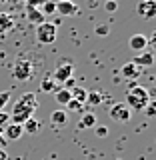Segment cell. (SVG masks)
Segmentation results:
<instances>
[{"instance_id":"cb8c5ba5","label":"cell","mask_w":156,"mask_h":160,"mask_svg":"<svg viewBox=\"0 0 156 160\" xmlns=\"http://www.w3.org/2000/svg\"><path fill=\"white\" fill-rule=\"evenodd\" d=\"M10 124V116H8V112H4V110H0V132H2L4 128H6Z\"/></svg>"},{"instance_id":"4316f807","label":"cell","mask_w":156,"mask_h":160,"mask_svg":"<svg viewBox=\"0 0 156 160\" xmlns=\"http://www.w3.org/2000/svg\"><path fill=\"white\" fill-rule=\"evenodd\" d=\"M94 132H96L100 138H106L108 136V128L106 126H94Z\"/></svg>"},{"instance_id":"d4e9b609","label":"cell","mask_w":156,"mask_h":160,"mask_svg":"<svg viewBox=\"0 0 156 160\" xmlns=\"http://www.w3.org/2000/svg\"><path fill=\"white\" fill-rule=\"evenodd\" d=\"M104 8H106L108 12H116V10H118V2H116V0H106V2H104Z\"/></svg>"},{"instance_id":"7402d4cb","label":"cell","mask_w":156,"mask_h":160,"mask_svg":"<svg viewBox=\"0 0 156 160\" xmlns=\"http://www.w3.org/2000/svg\"><path fill=\"white\" fill-rule=\"evenodd\" d=\"M86 102L96 106V104L102 102V94H100V92H88V94H86Z\"/></svg>"},{"instance_id":"8fae6325","label":"cell","mask_w":156,"mask_h":160,"mask_svg":"<svg viewBox=\"0 0 156 160\" xmlns=\"http://www.w3.org/2000/svg\"><path fill=\"white\" fill-rule=\"evenodd\" d=\"M136 66H152L154 64V52L152 50H142V52H138L136 56H134V60H132Z\"/></svg>"},{"instance_id":"52a82bcc","label":"cell","mask_w":156,"mask_h":160,"mask_svg":"<svg viewBox=\"0 0 156 160\" xmlns=\"http://www.w3.org/2000/svg\"><path fill=\"white\" fill-rule=\"evenodd\" d=\"M138 16H142L144 20H150L156 16V0H140L136 6Z\"/></svg>"},{"instance_id":"4dcf8cb0","label":"cell","mask_w":156,"mask_h":160,"mask_svg":"<svg viewBox=\"0 0 156 160\" xmlns=\"http://www.w3.org/2000/svg\"><path fill=\"white\" fill-rule=\"evenodd\" d=\"M0 2H8V0H0Z\"/></svg>"},{"instance_id":"5bb4252c","label":"cell","mask_w":156,"mask_h":160,"mask_svg":"<svg viewBox=\"0 0 156 160\" xmlns=\"http://www.w3.org/2000/svg\"><path fill=\"white\" fill-rule=\"evenodd\" d=\"M94 126H96V114H94V112H84L82 116H80L78 128L88 130V128H94Z\"/></svg>"},{"instance_id":"f1b7e54d","label":"cell","mask_w":156,"mask_h":160,"mask_svg":"<svg viewBox=\"0 0 156 160\" xmlns=\"http://www.w3.org/2000/svg\"><path fill=\"white\" fill-rule=\"evenodd\" d=\"M0 160H8V154H6L4 148H0Z\"/></svg>"},{"instance_id":"30bf717a","label":"cell","mask_w":156,"mask_h":160,"mask_svg":"<svg viewBox=\"0 0 156 160\" xmlns=\"http://www.w3.org/2000/svg\"><path fill=\"white\" fill-rule=\"evenodd\" d=\"M24 134V130H22V124H14V122H10L6 128L2 130V136L4 140H18L20 136Z\"/></svg>"},{"instance_id":"ba28073f","label":"cell","mask_w":156,"mask_h":160,"mask_svg":"<svg viewBox=\"0 0 156 160\" xmlns=\"http://www.w3.org/2000/svg\"><path fill=\"white\" fill-rule=\"evenodd\" d=\"M128 48L132 50V52H142V50H148V38L144 36V34H132V36L128 38Z\"/></svg>"},{"instance_id":"8992f818","label":"cell","mask_w":156,"mask_h":160,"mask_svg":"<svg viewBox=\"0 0 156 160\" xmlns=\"http://www.w3.org/2000/svg\"><path fill=\"white\" fill-rule=\"evenodd\" d=\"M110 118L114 120V122H128L130 116H132V112H130V108L126 106L124 102H116L112 108H110Z\"/></svg>"},{"instance_id":"603a6c76","label":"cell","mask_w":156,"mask_h":160,"mask_svg":"<svg viewBox=\"0 0 156 160\" xmlns=\"http://www.w3.org/2000/svg\"><path fill=\"white\" fill-rule=\"evenodd\" d=\"M10 98H12V92H10V90H2V92H0V110L10 102Z\"/></svg>"},{"instance_id":"d6986e66","label":"cell","mask_w":156,"mask_h":160,"mask_svg":"<svg viewBox=\"0 0 156 160\" xmlns=\"http://www.w3.org/2000/svg\"><path fill=\"white\" fill-rule=\"evenodd\" d=\"M86 90L84 88H80V86H74L72 90H70V96H72V100L74 102H78V104H84L86 102Z\"/></svg>"},{"instance_id":"5b68a950","label":"cell","mask_w":156,"mask_h":160,"mask_svg":"<svg viewBox=\"0 0 156 160\" xmlns=\"http://www.w3.org/2000/svg\"><path fill=\"white\" fill-rule=\"evenodd\" d=\"M72 74H74V66H72L70 62H64V64L58 62L56 70L52 72V80H54L56 84H64L68 78H72Z\"/></svg>"},{"instance_id":"ffe728a7","label":"cell","mask_w":156,"mask_h":160,"mask_svg":"<svg viewBox=\"0 0 156 160\" xmlns=\"http://www.w3.org/2000/svg\"><path fill=\"white\" fill-rule=\"evenodd\" d=\"M58 88V84L52 80V76H48V78H44L42 82H40V90L42 92H54V90Z\"/></svg>"},{"instance_id":"7c38bea8","label":"cell","mask_w":156,"mask_h":160,"mask_svg":"<svg viewBox=\"0 0 156 160\" xmlns=\"http://www.w3.org/2000/svg\"><path fill=\"white\" fill-rule=\"evenodd\" d=\"M120 72H122V76L126 78V80H136L140 74H142V68L136 66V64L130 60V62H126V64L122 66V70H120Z\"/></svg>"},{"instance_id":"6da1fadb","label":"cell","mask_w":156,"mask_h":160,"mask_svg":"<svg viewBox=\"0 0 156 160\" xmlns=\"http://www.w3.org/2000/svg\"><path fill=\"white\" fill-rule=\"evenodd\" d=\"M38 108V98L34 92H24L20 94L16 98V102L12 104V114H8L10 116V122L14 124H24L28 118L34 116V112H36Z\"/></svg>"},{"instance_id":"f546056e","label":"cell","mask_w":156,"mask_h":160,"mask_svg":"<svg viewBox=\"0 0 156 160\" xmlns=\"http://www.w3.org/2000/svg\"><path fill=\"white\" fill-rule=\"evenodd\" d=\"M6 146V140H4V136H2V132H0V148H4Z\"/></svg>"},{"instance_id":"3957f363","label":"cell","mask_w":156,"mask_h":160,"mask_svg":"<svg viewBox=\"0 0 156 160\" xmlns=\"http://www.w3.org/2000/svg\"><path fill=\"white\" fill-rule=\"evenodd\" d=\"M58 38V28L54 22H46L44 20L42 24L36 26V42L38 44H54Z\"/></svg>"},{"instance_id":"484cf974","label":"cell","mask_w":156,"mask_h":160,"mask_svg":"<svg viewBox=\"0 0 156 160\" xmlns=\"http://www.w3.org/2000/svg\"><path fill=\"white\" fill-rule=\"evenodd\" d=\"M108 32H110L108 24H98V26H96V34H98V36H106Z\"/></svg>"},{"instance_id":"e0dca14e","label":"cell","mask_w":156,"mask_h":160,"mask_svg":"<svg viewBox=\"0 0 156 160\" xmlns=\"http://www.w3.org/2000/svg\"><path fill=\"white\" fill-rule=\"evenodd\" d=\"M26 14H28V20L32 24H36V26L44 22V14L40 12L38 8H34V6H28V4H26Z\"/></svg>"},{"instance_id":"9a60e30c","label":"cell","mask_w":156,"mask_h":160,"mask_svg":"<svg viewBox=\"0 0 156 160\" xmlns=\"http://www.w3.org/2000/svg\"><path fill=\"white\" fill-rule=\"evenodd\" d=\"M54 100H56L60 106H66L70 100H72V96H70V90L68 88H56V90H54Z\"/></svg>"},{"instance_id":"9c48e42d","label":"cell","mask_w":156,"mask_h":160,"mask_svg":"<svg viewBox=\"0 0 156 160\" xmlns=\"http://www.w3.org/2000/svg\"><path fill=\"white\" fill-rule=\"evenodd\" d=\"M78 10V4H74L72 0H58L56 2V12L60 16H76Z\"/></svg>"},{"instance_id":"44dd1931","label":"cell","mask_w":156,"mask_h":160,"mask_svg":"<svg viewBox=\"0 0 156 160\" xmlns=\"http://www.w3.org/2000/svg\"><path fill=\"white\" fill-rule=\"evenodd\" d=\"M40 12H42V14H54V12H56V2H54V0H44Z\"/></svg>"},{"instance_id":"4fadbf2b","label":"cell","mask_w":156,"mask_h":160,"mask_svg":"<svg viewBox=\"0 0 156 160\" xmlns=\"http://www.w3.org/2000/svg\"><path fill=\"white\" fill-rule=\"evenodd\" d=\"M68 122V112L64 108H58L54 112H50V124L52 126H64Z\"/></svg>"},{"instance_id":"277c9868","label":"cell","mask_w":156,"mask_h":160,"mask_svg":"<svg viewBox=\"0 0 156 160\" xmlns=\"http://www.w3.org/2000/svg\"><path fill=\"white\" fill-rule=\"evenodd\" d=\"M34 74V64L26 58H18L12 66V78L18 80V82H26V80L32 78Z\"/></svg>"},{"instance_id":"83f0119b","label":"cell","mask_w":156,"mask_h":160,"mask_svg":"<svg viewBox=\"0 0 156 160\" xmlns=\"http://www.w3.org/2000/svg\"><path fill=\"white\" fill-rule=\"evenodd\" d=\"M144 110H146V114H148V116H154V114H156V106H154V102H152V100L148 102V106L144 108Z\"/></svg>"},{"instance_id":"ac0fdd59","label":"cell","mask_w":156,"mask_h":160,"mask_svg":"<svg viewBox=\"0 0 156 160\" xmlns=\"http://www.w3.org/2000/svg\"><path fill=\"white\" fill-rule=\"evenodd\" d=\"M22 130H24L26 134H36L38 130H40V122H38V120L32 116V118H28L26 122L22 124Z\"/></svg>"},{"instance_id":"7a4b0ae2","label":"cell","mask_w":156,"mask_h":160,"mask_svg":"<svg viewBox=\"0 0 156 160\" xmlns=\"http://www.w3.org/2000/svg\"><path fill=\"white\" fill-rule=\"evenodd\" d=\"M150 100H152L150 90H146L144 86H132L126 94V106L130 110H144Z\"/></svg>"},{"instance_id":"2e32d148","label":"cell","mask_w":156,"mask_h":160,"mask_svg":"<svg viewBox=\"0 0 156 160\" xmlns=\"http://www.w3.org/2000/svg\"><path fill=\"white\" fill-rule=\"evenodd\" d=\"M12 26H14V18L10 16V14H6V12H0V34L10 32Z\"/></svg>"}]
</instances>
